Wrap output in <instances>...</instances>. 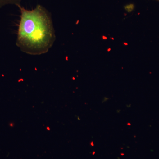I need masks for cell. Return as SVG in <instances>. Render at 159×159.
Returning <instances> with one entry per match:
<instances>
[{"label":"cell","mask_w":159,"mask_h":159,"mask_svg":"<svg viewBox=\"0 0 159 159\" xmlns=\"http://www.w3.org/2000/svg\"><path fill=\"white\" fill-rule=\"evenodd\" d=\"M19 7L20 18L16 45L21 51L32 55L47 53L56 39L51 15L43 6L38 5L28 10Z\"/></svg>","instance_id":"cell-1"},{"label":"cell","mask_w":159,"mask_h":159,"mask_svg":"<svg viewBox=\"0 0 159 159\" xmlns=\"http://www.w3.org/2000/svg\"><path fill=\"white\" fill-rule=\"evenodd\" d=\"M22 0H0V8L8 5H20Z\"/></svg>","instance_id":"cell-2"},{"label":"cell","mask_w":159,"mask_h":159,"mask_svg":"<svg viewBox=\"0 0 159 159\" xmlns=\"http://www.w3.org/2000/svg\"><path fill=\"white\" fill-rule=\"evenodd\" d=\"M157 1H159V0H157Z\"/></svg>","instance_id":"cell-3"}]
</instances>
